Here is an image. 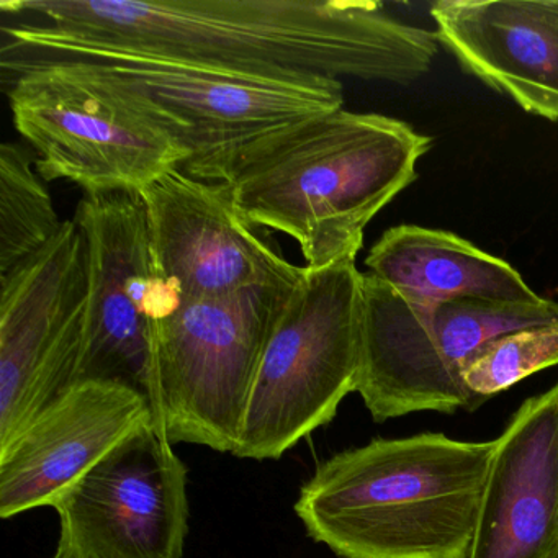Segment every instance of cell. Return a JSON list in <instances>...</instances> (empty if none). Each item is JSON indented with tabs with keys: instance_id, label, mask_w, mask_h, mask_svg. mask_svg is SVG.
Returning <instances> with one entry per match:
<instances>
[{
	"instance_id": "1",
	"label": "cell",
	"mask_w": 558,
	"mask_h": 558,
	"mask_svg": "<svg viewBox=\"0 0 558 558\" xmlns=\"http://www.w3.org/2000/svg\"><path fill=\"white\" fill-rule=\"evenodd\" d=\"M2 58L120 53L256 76L355 77L407 86L439 50L436 32L368 0H2Z\"/></svg>"
},
{
	"instance_id": "2",
	"label": "cell",
	"mask_w": 558,
	"mask_h": 558,
	"mask_svg": "<svg viewBox=\"0 0 558 558\" xmlns=\"http://www.w3.org/2000/svg\"><path fill=\"white\" fill-rule=\"evenodd\" d=\"M430 145L401 120L339 109L181 169L225 185L251 227L292 238L306 267L319 269L355 260L365 228L416 181Z\"/></svg>"
},
{
	"instance_id": "3",
	"label": "cell",
	"mask_w": 558,
	"mask_h": 558,
	"mask_svg": "<svg viewBox=\"0 0 558 558\" xmlns=\"http://www.w3.org/2000/svg\"><path fill=\"white\" fill-rule=\"evenodd\" d=\"M496 440L374 439L319 463L295 512L339 558H463Z\"/></svg>"
},
{
	"instance_id": "4",
	"label": "cell",
	"mask_w": 558,
	"mask_h": 558,
	"mask_svg": "<svg viewBox=\"0 0 558 558\" xmlns=\"http://www.w3.org/2000/svg\"><path fill=\"white\" fill-rule=\"evenodd\" d=\"M17 132L38 153L44 181L66 179L84 194L142 192L191 159L142 104L83 60H2Z\"/></svg>"
},
{
	"instance_id": "5",
	"label": "cell",
	"mask_w": 558,
	"mask_h": 558,
	"mask_svg": "<svg viewBox=\"0 0 558 558\" xmlns=\"http://www.w3.org/2000/svg\"><path fill=\"white\" fill-rule=\"evenodd\" d=\"M558 322V303L411 299L364 274L357 393L377 423L413 413L473 411L465 365L493 339Z\"/></svg>"
},
{
	"instance_id": "6",
	"label": "cell",
	"mask_w": 558,
	"mask_h": 558,
	"mask_svg": "<svg viewBox=\"0 0 558 558\" xmlns=\"http://www.w3.org/2000/svg\"><path fill=\"white\" fill-rule=\"evenodd\" d=\"M362 279L355 260L305 267L270 332L233 456L280 459L357 391Z\"/></svg>"
},
{
	"instance_id": "7",
	"label": "cell",
	"mask_w": 558,
	"mask_h": 558,
	"mask_svg": "<svg viewBox=\"0 0 558 558\" xmlns=\"http://www.w3.org/2000/svg\"><path fill=\"white\" fill-rule=\"evenodd\" d=\"M295 286L181 299L153 322V420L169 442L234 452L267 341Z\"/></svg>"
},
{
	"instance_id": "8",
	"label": "cell",
	"mask_w": 558,
	"mask_h": 558,
	"mask_svg": "<svg viewBox=\"0 0 558 558\" xmlns=\"http://www.w3.org/2000/svg\"><path fill=\"white\" fill-rule=\"evenodd\" d=\"M57 60L89 61L129 90L187 149L182 168L223 158L344 104L341 81L325 76H256L120 53Z\"/></svg>"
},
{
	"instance_id": "9",
	"label": "cell",
	"mask_w": 558,
	"mask_h": 558,
	"mask_svg": "<svg viewBox=\"0 0 558 558\" xmlns=\"http://www.w3.org/2000/svg\"><path fill=\"white\" fill-rule=\"evenodd\" d=\"M87 312V247L76 221L0 277V446L74 385Z\"/></svg>"
},
{
	"instance_id": "10",
	"label": "cell",
	"mask_w": 558,
	"mask_h": 558,
	"mask_svg": "<svg viewBox=\"0 0 558 558\" xmlns=\"http://www.w3.org/2000/svg\"><path fill=\"white\" fill-rule=\"evenodd\" d=\"M87 247V312L74 385L116 381L153 400L151 331L171 286L156 269L140 192L84 194L74 214Z\"/></svg>"
},
{
	"instance_id": "11",
	"label": "cell",
	"mask_w": 558,
	"mask_h": 558,
	"mask_svg": "<svg viewBox=\"0 0 558 558\" xmlns=\"http://www.w3.org/2000/svg\"><path fill=\"white\" fill-rule=\"evenodd\" d=\"M51 508L68 558H182L187 469L153 424L113 447Z\"/></svg>"
},
{
	"instance_id": "12",
	"label": "cell",
	"mask_w": 558,
	"mask_h": 558,
	"mask_svg": "<svg viewBox=\"0 0 558 558\" xmlns=\"http://www.w3.org/2000/svg\"><path fill=\"white\" fill-rule=\"evenodd\" d=\"M140 194L156 269L182 299L295 286L305 274L241 217L225 185L198 181L179 168Z\"/></svg>"
},
{
	"instance_id": "13",
	"label": "cell",
	"mask_w": 558,
	"mask_h": 558,
	"mask_svg": "<svg viewBox=\"0 0 558 558\" xmlns=\"http://www.w3.org/2000/svg\"><path fill=\"white\" fill-rule=\"evenodd\" d=\"M155 426L138 391L116 381H84L45 408L0 446V518L54 499L140 427Z\"/></svg>"
},
{
	"instance_id": "14",
	"label": "cell",
	"mask_w": 558,
	"mask_h": 558,
	"mask_svg": "<svg viewBox=\"0 0 558 558\" xmlns=\"http://www.w3.org/2000/svg\"><path fill=\"white\" fill-rule=\"evenodd\" d=\"M463 558H550L558 541V381L496 437Z\"/></svg>"
},
{
	"instance_id": "15",
	"label": "cell",
	"mask_w": 558,
	"mask_h": 558,
	"mask_svg": "<svg viewBox=\"0 0 558 558\" xmlns=\"http://www.w3.org/2000/svg\"><path fill=\"white\" fill-rule=\"evenodd\" d=\"M430 17L466 73L558 122V0H440Z\"/></svg>"
},
{
	"instance_id": "16",
	"label": "cell",
	"mask_w": 558,
	"mask_h": 558,
	"mask_svg": "<svg viewBox=\"0 0 558 558\" xmlns=\"http://www.w3.org/2000/svg\"><path fill=\"white\" fill-rule=\"evenodd\" d=\"M365 266L403 295L426 302H541L521 274L456 233L400 225L381 234Z\"/></svg>"
},
{
	"instance_id": "17",
	"label": "cell",
	"mask_w": 558,
	"mask_h": 558,
	"mask_svg": "<svg viewBox=\"0 0 558 558\" xmlns=\"http://www.w3.org/2000/svg\"><path fill=\"white\" fill-rule=\"evenodd\" d=\"M64 221L22 146H0V277L40 253Z\"/></svg>"
},
{
	"instance_id": "18",
	"label": "cell",
	"mask_w": 558,
	"mask_h": 558,
	"mask_svg": "<svg viewBox=\"0 0 558 558\" xmlns=\"http://www.w3.org/2000/svg\"><path fill=\"white\" fill-rule=\"evenodd\" d=\"M554 365H558V322L493 339L465 365L462 380L466 390L483 403Z\"/></svg>"
},
{
	"instance_id": "19",
	"label": "cell",
	"mask_w": 558,
	"mask_h": 558,
	"mask_svg": "<svg viewBox=\"0 0 558 558\" xmlns=\"http://www.w3.org/2000/svg\"><path fill=\"white\" fill-rule=\"evenodd\" d=\"M550 558H558V541L557 545H555L554 551H551Z\"/></svg>"
},
{
	"instance_id": "20",
	"label": "cell",
	"mask_w": 558,
	"mask_h": 558,
	"mask_svg": "<svg viewBox=\"0 0 558 558\" xmlns=\"http://www.w3.org/2000/svg\"><path fill=\"white\" fill-rule=\"evenodd\" d=\"M53 558H68V557H66V555H63V554H60V551H57V554H54Z\"/></svg>"
}]
</instances>
